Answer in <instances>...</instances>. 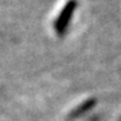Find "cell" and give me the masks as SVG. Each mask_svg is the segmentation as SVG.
I'll use <instances>...</instances> for the list:
<instances>
[{
  "label": "cell",
  "instance_id": "7a4b0ae2",
  "mask_svg": "<svg viewBox=\"0 0 121 121\" xmlns=\"http://www.w3.org/2000/svg\"><path fill=\"white\" fill-rule=\"evenodd\" d=\"M95 105V100H88L87 102H85L83 105H81V107L77 111V114H80V113H82V112H86V111H88L89 108H92L93 106Z\"/></svg>",
  "mask_w": 121,
  "mask_h": 121
},
{
  "label": "cell",
  "instance_id": "6da1fadb",
  "mask_svg": "<svg viewBox=\"0 0 121 121\" xmlns=\"http://www.w3.org/2000/svg\"><path fill=\"white\" fill-rule=\"evenodd\" d=\"M77 6H78L77 0H68L66 2V5L61 9V12H60V14L56 18L55 24H54V28H55L58 34H64L65 33V31L67 30V27L69 25L72 15L77 9Z\"/></svg>",
  "mask_w": 121,
  "mask_h": 121
}]
</instances>
